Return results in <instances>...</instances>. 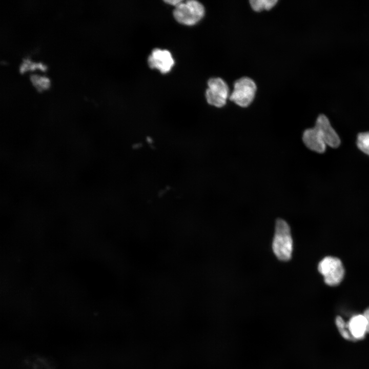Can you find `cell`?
Masks as SVG:
<instances>
[{"label":"cell","mask_w":369,"mask_h":369,"mask_svg":"<svg viewBox=\"0 0 369 369\" xmlns=\"http://www.w3.org/2000/svg\"><path fill=\"white\" fill-rule=\"evenodd\" d=\"M347 329L355 340L363 339L367 333V321L363 314L353 316L346 323Z\"/></svg>","instance_id":"9"},{"label":"cell","mask_w":369,"mask_h":369,"mask_svg":"<svg viewBox=\"0 0 369 369\" xmlns=\"http://www.w3.org/2000/svg\"><path fill=\"white\" fill-rule=\"evenodd\" d=\"M293 239L290 228L282 219H278L275 223L274 236L272 242L273 251L280 260L286 261L292 257Z\"/></svg>","instance_id":"1"},{"label":"cell","mask_w":369,"mask_h":369,"mask_svg":"<svg viewBox=\"0 0 369 369\" xmlns=\"http://www.w3.org/2000/svg\"><path fill=\"white\" fill-rule=\"evenodd\" d=\"M148 63L151 68L157 69L162 73H167L172 68L174 60L169 51L155 49L149 56Z\"/></svg>","instance_id":"6"},{"label":"cell","mask_w":369,"mask_h":369,"mask_svg":"<svg viewBox=\"0 0 369 369\" xmlns=\"http://www.w3.org/2000/svg\"><path fill=\"white\" fill-rule=\"evenodd\" d=\"M206 92L208 102L216 107L224 106L229 96V89L226 83L220 78H212L208 82Z\"/></svg>","instance_id":"5"},{"label":"cell","mask_w":369,"mask_h":369,"mask_svg":"<svg viewBox=\"0 0 369 369\" xmlns=\"http://www.w3.org/2000/svg\"><path fill=\"white\" fill-rule=\"evenodd\" d=\"M364 316L366 318L367 321V333H369V308H367L364 312Z\"/></svg>","instance_id":"15"},{"label":"cell","mask_w":369,"mask_h":369,"mask_svg":"<svg viewBox=\"0 0 369 369\" xmlns=\"http://www.w3.org/2000/svg\"><path fill=\"white\" fill-rule=\"evenodd\" d=\"M302 140L305 145L312 151L320 153L325 151L326 144L315 127L305 130L303 134Z\"/></svg>","instance_id":"8"},{"label":"cell","mask_w":369,"mask_h":369,"mask_svg":"<svg viewBox=\"0 0 369 369\" xmlns=\"http://www.w3.org/2000/svg\"><path fill=\"white\" fill-rule=\"evenodd\" d=\"M278 2L277 0H251L250 3L252 9L256 11L269 10Z\"/></svg>","instance_id":"11"},{"label":"cell","mask_w":369,"mask_h":369,"mask_svg":"<svg viewBox=\"0 0 369 369\" xmlns=\"http://www.w3.org/2000/svg\"><path fill=\"white\" fill-rule=\"evenodd\" d=\"M182 1H165L167 3L172 5L176 7Z\"/></svg>","instance_id":"16"},{"label":"cell","mask_w":369,"mask_h":369,"mask_svg":"<svg viewBox=\"0 0 369 369\" xmlns=\"http://www.w3.org/2000/svg\"><path fill=\"white\" fill-rule=\"evenodd\" d=\"M318 270L323 276L324 282L330 286H336L343 280L345 270L341 260L334 256H326L318 263Z\"/></svg>","instance_id":"3"},{"label":"cell","mask_w":369,"mask_h":369,"mask_svg":"<svg viewBox=\"0 0 369 369\" xmlns=\"http://www.w3.org/2000/svg\"><path fill=\"white\" fill-rule=\"evenodd\" d=\"M36 68L39 69L42 71H45L47 69V66L42 63H37L33 62L28 58H24L22 63L19 66V71L20 73H23L26 70H32Z\"/></svg>","instance_id":"12"},{"label":"cell","mask_w":369,"mask_h":369,"mask_svg":"<svg viewBox=\"0 0 369 369\" xmlns=\"http://www.w3.org/2000/svg\"><path fill=\"white\" fill-rule=\"evenodd\" d=\"M30 79L38 92H41L49 87V79L45 76H40L33 73L29 75Z\"/></svg>","instance_id":"10"},{"label":"cell","mask_w":369,"mask_h":369,"mask_svg":"<svg viewBox=\"0 0 369 369\" xmlns=\"http://www.w3.org/2000/svg\"><path fill=\"white\" fill-rule=\"evenodd\" d=\"M315 127L319 132L326 145L332 148H337L340 145V139L338 135L324 115L318 116Z\"/></svg>","instance_id":"7"},{"label":"cell","mask_w":369,"mask_h":369,"mask_svg":"<svg viewBox=\"0 0 369 369\" xmlns=\"http://www.w3.org/2000/svg\"><path fill=\"white\" fill-rule=\"evenodd\" d=\"M204 8L199 2L190 0L182 1L175 8L173 15L179 23L185 25H193L204 16Z\"/></svg>","instance_id":"2"},{"label":"cell","mask_w":369,"mask_h":369,"mask_svg":"<svg viewBox=\"0 0 369 369\" xmlns=\"http://www.w3.org/2000/svg\"><path fill=\"white\" fill-rule=\"evenodd\" d=\"M335 322L340 335L344 339L347 340L355 341L347 329L346 323L341 316H337Z\"/></svg>","instance_id":"13"},{"label":"cell","mask_w":369,"mask_h":369,"mask_svg":"<svg viewBox=\"0 0 369 369\" xmlns=\"http://www.w3.org/2000/svg\"><path fill=\"white\" fill-rule=\"evenodd\" d=\"M256 89L253 79L247 77L240 78L234 83L230 99L239 106L247 107L253 101Z\"/></svg>","instance_id":"4"},{"label":"cell","mask_w":369,"mask_h":369,"mask_svg":"<svg viewBox=\"0 0 369 369\" xmlns=\"http://www.w3.org/2000/svg\"><path fill=\"white\" fill-rule=\"evenodd\" d=\"M357 145L361 151L369 155V132L358 135Z\"/></svg>","instance_id":"14"}]
</instances>
